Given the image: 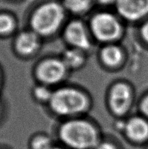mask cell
<instances>
[{"instance_id": "6da1fadb", "label": "cell", "mask_w": 148, "mask_h": 149, "mask_svg": "<svg viewBox=\"0 0 148 149\" xmlns=\"http://www.w3.org/2000/svg\"><path fill=\"white\" fill-rule=\"evenodd\" d=\"M59 138L65 146L72 149H94L100 143L96 128L83 119H72L59 128Z\"/></svg>"}, {"instance_id": "7a4b0ae2", "label": "cell", "mask_w": 148, "mask_h": 149, "mask_svg": "<svg viewBox=\"0 0 148 149\" xmlns=\"http://www.w3.org/2000/svg\"><path fill=\"white\" fill-rule=\"evenodd\" d=\"M65 10L62 3L55 0L39 4L33 10L30 18L33 31L41 36L54 33L63 22Z\"/></svg>"}, {"instance_id": "3957f363", "label": "cell", "mask_w": 148, "mask_h": 149, "mask_svg": "<svg viewBox=\"0 0 148 149\" xmlns=\"http://www.w3.org/2000/svg\"><path fill=\"white\" fill-rule=\"evenodd\" d=\"M49 102L52 111L61 116H72L83 113L89 106L88 99L82 92L70 87L52 92Z\"/></svg>"}, {"instance_id": "277c9868", "label": "cell", "mask_w": 148, "mask_h": 149, "mask_svg": "<svg viewBox=\"0 0 148 149\" xmlns=\"http://www.w3.org/2000/svg\"><path fill=\"white\" fill-rule=\"evenodd\" d=\"M91 31L99 41L111 42L118 39L122 32L118 19L108 12H100L94 15L90 22Z\"/></svg>"}, {"instance_id": "5b68a950", "label": "cell", "mask_w": 148, "mask_h": 149, "mask_svg": "<svg viewBox=\"0 0 148 149\" xmlns=\"http://www.w3.org/2000/svg\"><path fill=\"white\" fill-rule=\"evenodd\" d=\"M67 66L62 61L47 59L42 61L36 68V76L45 84H55L63 79Z\"/></svg>"}, {"instance_id": "8992f818", "label": "cell", "mask_w": 148, "mask_h": 149, "mask_svg": "<svg viewBox=\"0 0 148 149\" xmlns=\"http://www.w3.org/2000/svg\"><path fill=\"white\" fill-rule=\"evenodd\" d=\"M115 7L119 15L129 21L148 18V0H117Z\"/></svg>"}, {"instance_id": "52a82bcc", "label": "cell", "mask_w": 148, "mask_h": 149, "mask_svg": "<svg viewBox=\"0 0 148 149\" xmlns=\"http://www.w3.org/2000/svg\"><path fill=\"white\" fill-rule=\"evenodd\" d=\"M132 92L125 83H117L111 88L109 104L111 110L117 115H123L128 111L131 103Z\"/></svg>"}, {"instance_id": "ba28073f", "label": "cell", "mask_w": 148, "mask_h": 149, "mask_svg": "<svg viewBox=\"0 0 148 149\" xmlns=\"http://www.w3.org/2000/svg\"><path fill=\"white\" fill-rule=\"evenodd\" d=\"M64 35L67 42L73 48L84 51L91 47V42L85 26L79 20H74L70 22L65 28Z\"/></svg>"}, {"instance_id": "9c48e42d", "label": "cell", "mask_w": 148, "mask_h": 149, "mask_svg": "<svg viewBox=\"0 0 148 149\" xmlns=\"http://www.w3.org/2000/svg\"><path fill=\"white\" fill-rule=\"evenodd\" d=\"M128 138L136 143L148 141V119L145 116H135L129 119L124 126Z\"/></svg>"}, {"instance_id": "30bf717a", "label": "cell", "mask_w": 148, "mask_h": 149, "mask_svg": "<svg viewBox=\"0 0 148 149\" xmlns=\"http://www.w3.org/2000/svg\"><path fill=\"white\" fill-rule=\"evenodd\" d=\"M40 45L39 35L34 31H24L17 36L15 47L17 52L23 55L34 53Z\"/></svg>"}, {"instance_id": "8fae6325", "label": "cell", "mask_w": 148, "mask_h": 149, "mask_svg": "<svg viewBox=\"0 0 148 149\" xmlns=\"http://www.w3.org/2000/svg\"><path fill=\"white\" fill-rule=\"evenodd\" d=\"M123 53L120 47L110 45L104 47L101 52V58L105 65L114 67L121 62Z\"/></svg>"}, {"instance_id": "7c38bea8", "label": "cell", "mask_w": 148, "mask_h": 149, "mask_svg": "<svg viewBox=\"0 0 148 149\" xmlns=\"http://www.w3.org/2000/svg\"><path fill=\"white\" fill-rule=\"evenodd\" d=\"M61 3L65 10L74 14H84L91 10L95 0H62Z\"/></svg>"}, {"instance_id": "4fadbf2b", "label": "cell", "mask_w": 148, "mask_h": 149, "mask_svg": "<svg viewBox=\"0 0 148 149\" xmlns=\"http://www.w3.org/2000/svg\"><path fill=\"white\" fill-rule=\"evenodd\" d=\"M84 61L85 58L83 54V51L75 48L67 49L64 52L62 57V61L67 68H78L84 64Z\"/></svg>"}, {"instance_id": "5bb4252c", "label": "cell", "mask_w": 148, "mask_h": 149, "mask_svg": "<svg viewBox=\"0 0 148 149\" xmlns=\"http://www.w3.org/2000/svg\"><path fill=\"white\" fill-rule=\"evenodd\" d=\"M15 27V20L9 13H0V34L10 33Z\"/></svg>"}, {"instance_id": "9a60e30c", "label": "cell", "mask_w": 148, "mask_h": 149, "mask_svg": "<svg viewBox=\"0 0 148 149\" xmlns=\"http://www.w3.org/2000/svg\"><path fill=\"white\" fill-rule=\"evenodd\" d=\"M52 141L46 135H38L32 139L30 143L31 149H52Z\"/></svg>"}, {"instance_id": "2e32d148", "label": "cell", "mask_w": 148, "mask_h": 149, "mask_svg": "<svg viewBox=\"0 0 148 149\" xmlns=\"http://www.w3.org/2000/svg\"><path fill=\"white\" fill-rule=\"evenodd\" d=\"M34 96L39 101H49L52 97V92L44 86H38L35 88Z\"/></svg>"}, {"instance_id": "e0dca14e", "label": "cell", "mask_w": 148, "mask_h": 149, "mask_svg": "<svg viewBox=\"0 0 148 149\" xmlns=\"http://www.w3.org/2000/svg\"><path fill=\"white\" fill-rule=\"evenodd\" d=\"M140 35L144 42L148 45V18L144 21L141 26Z\"/></svg>"}, {"instance_id": "ac0fdd59", "label": "cell", "mask_w": 148, "mask_h": 149, "mask_svg": "<svg viewBox=\"0 0 148 149\" xmlns=\"http://www.w3.org/2000/svg\"><path fill=\"white\" fill-rule=\"evenodd\" d=\"M140 110L143 116L148 119V93L144 96L141 101Z\"/></svg>"}, {"instance_id": "d6986e66", "label": "cell", "mask_w": 148, "mask_h": 149, "mask_svg": "<svg viewBox=\"0 0 148 149\" xmlns=\"http://www.w3.org/2000/svg\"><path fill=\"white\" fill-rule=\"evenodd\" d=\"M94 149H118L115 146L110 142H100Z\"/></svg>"}, {"instance_id": "ffe728a7", "label": "cell", "mask_w": 148, "mask_h": 149, "mask_svg": "<svg viewBox=\"0 0 148 149\" xmlns=\"http://www.w3.org/2000/svg\"><path fill=\"white\" fill-rule=\"evenodd\" d=\"M96 3L102 4V5H110V4H115L117 0H95Z\"/></svg>"}, {"instance_id": "44dd1931", "label": "cell", "mask_w": 148, "mask_h": 149, "mask_svg": "<svg viewBox=\"0 0 148 149\" xmlns=\"http://www.w3.org/2000/svg\"><path fill=\"white\" fill-rule=\"evenodd\" d=\"M52 149H64V148H59V147H53Z\"/></svg>"}, {"instance_id": "7402d4cb", "label": "cell", "mask_w": 148, "mask_h": 149, "mask_svg": "<svg viewBox=\"0 0 148 149\" xmlns=\"http://www.w3.org/2000/svg\"><path fill=\"white\" fill-rule=\"evenodd\" d=\"M146 149H148V146L147 147V148Z\"/></svg>"}, {"instance_id": "603a6c76", "label": "cell", "mask_w": 148, "mask_h": 149, "mask_svg": "<svg viewBox=\"0 0 148 149\" xmlns=\"http://www.w3.org/2000/svg\"><path fill=\"white\" fill-rule=\"evenodd\" d=\"M1 149H3V148H1Z\"/></svg>"}]
</instances>
